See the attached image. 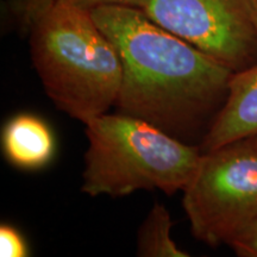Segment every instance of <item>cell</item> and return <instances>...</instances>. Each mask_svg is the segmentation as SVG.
<instances>
[{
	"mask_svg": "<svg viewBox=\"0 0 257 257\" xmlns=\"http://www.w3.org/2000/svg\"><path fill=\"white\" fill-rule=\"evenodd\" d=\"M251 3H252L253 10H255V14H256V17H257V0H251Z\"/></svg>",
	"mask_w": 257,
	"mask_h": 257,
	"instance_id": "cell-13",
	"label": "cell"
},
{
	"mask_svg": "<svg viewBox=\"0 0 257 257\" xmlns=\"http://www.w3.org/2000/svg\"><path fill=\"white\" fill-rule=\"evenodd\" d=\"M248 137H257V63L233 74L226 100L200 148L207 152Z\"/></svg>",
	"mask_w": 257,
	"mask_h": 257,
	"instance_id": "cell-6",
	"label": "cell"
},
{
	"mask_svg": "<svg viewBox=\"0 0 257 257\" xmlns=\"http://www.w3.org/2000/svg\"><path fill=\"white\" fill-rule=\"evenodd\" d=\"M30 47L44 91L60 111L86 124L115 106L123 63L87 10L57 0L31 30Z\"/></svg>",
	"mask_w": 257,
	"mask_h": 257,
	"instance_id": "cell-2",
	"label": "cell"
},
{
	"mask_svg": "<svg viewBox=\"0 0 257 257\" xmlns=\"http://www.w3.org/2000/svg\"><path fill=\"white\" fill-rule=\"evenodd\" d=\"M28 245L19 231L9 224L0 226V256L25 257L29 255Z\"/></svg>",
	"mask_w": 257,
	"mask_h": 257,
	"instance_id": "cell-10",
	"label": "cell"
},
{
	"mask_svg": "<svg viewBox=\"0 0 257 257\" xmlns=\"http://www.w3.org/2000/svg\"><path fill=\"white\" fill-rule=\"evenodd\" d=\"M229 246L240 257H257V217L236 234Z\"/></svg>",
	"mask_w": 257,
	"mask_h": 257,
	"instance_id": "cell-11",
	"label": "cell"
},
{
	"mask_svg": "<svg viewBox=\"0 0 257 257\" xmlns=\"http://www.w3.org/2000/svg\"><path fill=\"white\" fill-rule=\"evenodd\" d=\"M85 126L88 147L81 192L89 197L120 198L141 189L168 195L184 191L202 154L200 146L120 112H107Z\"/></svg>",
	"mask_w": 257,
	"mask_h": 257,
	"instance_id": "cell-3",
	"label": "cell"
},
{
	"mask_svg": "<svg viewBox=\"0 0 257 257\" xmlns=\"http://www.w3.org/2000/svg\"><path fill=\"white\" fill-rule=\"evenodd\" d=\"M56 2L57 0H3V5L18 30L24 35H30L35 25L54 8Z\"/></svg>",
	"mask_w": 257,
	"mask_h": 257,
	"instance_id": "cell-9",
	"label": "cell"
},
{
	"mask_svg": "<svg viewBox=\"0 0 257 257\" xmlns=\"http://www.w3.org/2000/svg\"><path fill=\"white\" fill-rule=\"evenodd\" d=\"M173 220L165 205L156 202L141 224L137 233V256L187 257L170 236Z\"/></svg>",
	"mask_w": 257,
	"mask_h": 257,
	"instance_id": "cell-8",
	"label": "cell"
},
{
	"mask_svg": "<svg viewBox=\"0 0 257 257\" xmlns=\"http://www.w3.org/2000/svg\"><path fill=\"white\" fill-rule=\"evenodd\" d=\"M123 63L115 107L187 143L210 128L233 72L152 21L141 9L91 11Z\"/></svg>",
	"mask_w": 257,
	"mask_h": 257,
	"instance_id": "cell-1",
	"label": "cell"
},
{
	"mask_svg": "<svg viewBox=\"0 0 257 257\" xmlns=\"http://www.w3.org/2000/svg\"><path fill=\"white\" fill-rule=\"evenodd\" d=\"M182 193L193 236L212 248L229 245L257 217V137L202 152Z\"/></svg>",
	"mask_w": 257,
	"mask_h": 257,
	"instance_id": "cell-4",
	"label": "cell"
},
{
	"mask_svg": "<svg viewBox=\"0 0 257 257\" xmlns=\"http://www.w3.org/2000/svg\"><path fill=\"white\" fill-rule=\"evenodd\" d=\"M143 11L233 73L257 63V17L251 0H149Z\"/></svg>",
	"mask_w": 257,
	"mask_h": 257,
	"instance_id": "cell-5",
	"label": "cell"
},
{
	"mask_svg": "<svg viewBox=\"0 0 257 257\" xmlns=\"http://www.w3.org/2000/svg\"><path fill=\"white\" fill-rule=\"evenodd\" d=\"M4 154L22 169H38L49 163L55 153V137L37 115L22 113L10 119L2 135Z\"/></svg>",
	"mask_w": 257,
	"mask_h": 257,
	"instance_id": "cell-7",
	"label": "cell"
},
{
	"mask_svg": "<svg viewBox=\"0 0 257 257\" xmlns=\"http://www.w3.org/2000/svg\"><path fill=\"white\" fill-rule=\"evenodd\" d=\"M78 6L80 9L93 11L99 8H107V6H119V8H134L143 10L149 0H64Z\"/></svg>",
	"mask_w": 257,
	"mask_h": 257,
	"instance_id": "cell-12",
	"label": "cell"
}]
</instances>
